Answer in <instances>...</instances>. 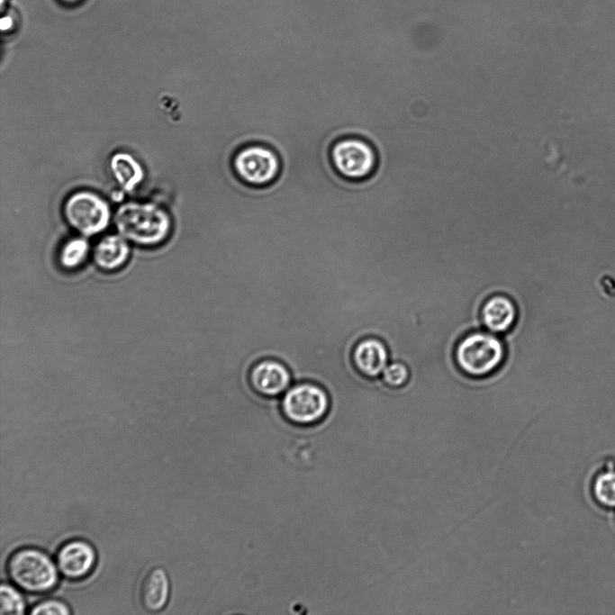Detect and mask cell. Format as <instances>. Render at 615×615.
Wrapping results in <instances>:
<instances>
[{
  "mask_svg": "<svg viewBox=\"0 0 615 615\" xmlns=\"http://www.w3.org/2000/svg\"><path fill=\"white\" fill-rule=\"evenodd\" d=\"M31 614H61L68 615L71 613L68 606L56 599L44 600L35 604L30 610Z\"/></svg>",
  "mask_w": 615,
  "mask_h": 615,
  "instance_id": "cell-19",
  "label": "cell"
},
{
  "mask_svg": "<svg viewBox=\"0 0 615 615\" xmlns=\"http://www.w3.org/2000/svg\"><path fill=\"white\" fill-rule=\"evenodd\" d=\"M5 0H1V5L3 6Z\"/></svg>",
  "mask_w": 615,
  "mask_h": 615,
  "instance_id": "cell-23",
  "label": "cell"
},
{
  "mask_svg": "<svg viewBox=\"0 0 615 615\" xmlns=\"http://www.w3.org/2000/svg\"><path fill=\"white\" fill-rule=\"evenodd\" d=\"M130 254L126 239L121 234L104 237L95 246L94 257L95 263L103 269L113 270L121 267Z\"/></svg>",
  "mask_w": 615,
  "mask_h": 615,
  "instance_id": "cell-13",
  "label": "cell"
},
{
  "mask_svg": "<svg viewBox=\"0 0 615 615\" xmlns=\"http://www.w3.org/2000/svg\"><path fill=\"white\" fill-rule=\"evenodd\" d=\"M517 311L512 301L504 295L489 298L482 308V321L493 333L508 331L515 322Z\"/></svg>",
  "mask_w": 615,
  "mask_h": 615,
  "instance_id": "cell-12",
  "label": "cell"
},
{
  "mask_svg": "<svg viewBox=\"0 0 615 615\" xmlns=\"http://www.w3.org/2000/svg\"><path fill=\"white\" fill-rule=\"evenodd\" d=\"M1 615H21L25 612L26 604L21 592L13 585L3 583L0 591Z\"/></svg>",
  "mask_w": 615,
  "mask_h": 615,
  "instance_id": "cell-17",
  "label": "cell"
},
{
  "mask_svg": "<svg viewBox=\"0 0 615 615\" xmlns=\"http://www.w3.org/2000/svg\"><path fill=\"white\" fill-rule=\"evenodd\" d=\"M109 166L115 182L125 192L133 191L143 180L144 171L141 165L129 153L113 154Z\"/></svg>",
  "mask_w": 615,
  "mask_h": 615,
  "instance_id": "cell-14",
  "label": "cell"
},
{
  "mask_svg": "<svg viewBox=\"0 0 615 615\" xmlns=\"http://www.w3.org/2000/svg\"><path fill=\"white\" fill-rule=\"evenodd\" d=\"M234 167L239 176L253 185H264L272 181L279 170L276 155L258 145L240 150L234 158Z\"/></svg>",
  "mask_w": 615,
  "mask_h": 615,
  "instance_id": "cell-7",
  "label": "cell"
},
{
  "mask_svg": "<svg viewBox=\"0 0 615 615\" xmlns=\"http://www.w3.org/2000/svg\"><path fill=\"white\" fill-rule=\"evenodd\" d=\"M249 380L252 389L258 393L265 397H276L288 390L292 375L283 362L265 358L251 367Z\"/></svg>",
  "mask_w": 615,
  "mask_h": 615,
  "instance_id": "cell-8",
  "label": "cell"
},
{
  "mask_svg": "<svg viewBox=\"0 0 615 615\" xmlns=\"http://www.w3.org/2000/svg\"><path fill=\"white\" fill-rule=\"evenodd\" d=\"M384 382L391 387L403 385L409 378V370L402 362H393L382 373Z\"/></svg>",
  "mask_w": 615,
  "mask_h": 615,
  "instance_id": "cell-18",
  "label": "cell"
},
{
  "mask_svg": "<svg viewBox=\"0 0 615 615\" xmlns=\"http://www.w3.org/2000/svg\"><path fill=\"white\" fill-rule=\"evenodd\" d=\"M331 158L340 174L354 179L367 176L376 165L374 149L359 139H346L336 143Z\"/></svg>",
  "mask_w": 615,
  "mask_h": 615,
  "instance_id": "cell-6",
  "label": "cell"
},
{
  "mask_svg": "<svg viewBox=\"0 0 615 615\" xmlns=\"http://www.w3.org/2000/svg\"><path fill=\"white\" fill-rule=\"evenodd\" d=\"M591 492L594 502L605 509L615 510V463L607 461L592 478Z\"/></svg>",
  "mask_w": 615,
  "mask_h": 615,
  "instance_id": "cell-15",
  "label": "cell"
},
{
  "mask_svg": "<svg viewBox=\"0 0 615 615\" xmlns=\"http://www.w3.org/2000/svg\"><path fill=\"white\" fill-rule=\"evenodd\" d=\"M116 229L123 238L145 246L163 241L171 229L167 213L151 203L128 202L114 215Z\"/></svg>",
  "mask_w": 615,
  "mask_h": 615,
  "instance_id": "cell-1",
  "label": "cell"
},
{
  "mask_svg": "<svg viewBox=\"0 0 615 615\" xmlns=\"http://www.w3.org/2000/svg\"><path fill=\"white\" fill-rule=\"evenodd\" d=\"M330 401L328 393L311 382L298 383L289 387L281 400L283 415L292 423L312 425L323 420Z\"/></svg>",
  "mask_w": 615,
  "mask_h": 615,
  "instance_id": "cell-4",
  "label": "cell"
},
{
  "mask_svg": "<svg viewBox=\"0 0 615 615\" xmlns=\"http://www.w3.org/2000/svg\"><path fill=\"white\" fill-rule=\"evenodd\" d=\"M14 25V20L12 16L5 15L1 19V30L3 32L10 30Z\"/></svg>",
  "mask_w": 615,
  "mask_h": 615,
  "instance_id": "cell-20",
  "label": "cell"
},
{
  "mask_svg": "<svg viewBox=\"0 0 615 615\" xmlns=\"http://www.w3.org/2000/svg\"><path fill=\"white\" fill-rule=\"evenodd\" d=\"M170 583L166 571L161 567L150 569L144 576L140 589L142 607L149 612H158L167 605Z\"/></svg>",
  "mask_w": 615,
  "mask_h": 615,
  "instance_id": "cell-11",
  "label": "cell"
},
{
  "mask_svg": "<svg viewBox=\"0 0 615 615\" xmlns=\"http://www.w3.org/2000/svg\"><path fill=\"white\" fill-rule=\"evenodd\" d=\"M96 554L92 545L83 539L63 544L57 553V566L60 574L72 580L87 576L95 567Z\"/></svg>",
  "mask_w": 615,
  "mask_h": 615,
  "instance_id": "cell-9",
  "label": "cell"
},
{
  "mask_svg": "<svg viewBox=\"0 0 615 615\" xmlns=\"http://www.w3.org/2000/svg\"><path fill=\"white\" fill-rule=\"evenodd\" d=\"M63 1L68 2V3H73V2H76V1H78V0H63Z\"/></svg>",
  "mask_w": 615,
  "mask_h": 615,
  "instance_id": "cell-21",
  "label": "cell"
},
{
  "mask_svg": "<svg viewBox=\"0 0 615 615\" xmlns=\"http://www.w3.org/2000/svg\"><path fill=\"white\" fill-rule=\"evenodd\" d=\"M613 523H614V526H615V514H614V516H613Z\"/></svg>",
  "mask_w": 615,
  "mask_h": 615,
  "instance_id": "cell-22",
  "label": "cell"
},
{
  "mask_svg": "<svg viewBox=\"0 0 615 615\" xmlns=\"http://www.w3.org/2000/svg\"><path fill=\"white\" fill-rule=\"evenodd\" d=\"M57 568L44 551L32 547L14 551L6 564L11 581L32 593H43L54 589L59 580Z\"/></svg>",
  "mask_w": 615,
  "mask_h": 615,
  "instance_id": "cell-2",
  "label": "cell"
},
{
  "mask_svg": "<svg viewBox=\"0 0 615 615\" xmlns=\"http://www.w3.org/2000/svg\"><path fill=\"white\" fill-rule=\"evenodd\" d=\"M505 357L500 339L488 332L466 335L456 348L455 357L459 368L467 375L485 376L496 370Z\"/></svg>",
  "mask_w": 615,
  "mask_h": 615,
  "instance_id": "cell-3",
  "label": "cell"
},
{
  "mask_svg": "<svg viewBox=\"0 0 615 615\" xmlns=\"http://www.w3.org/2000/svg\"><path fill=\"white\" fill-rule=\"evenodd\" d=\"M89 245L83 238H74L68 240L60 250L59 260L63 267L75 268L86 258Z\"/></svg>",
  "mask_w": 615,
  "mask_h": 615,
  "instance_id": "cell-16",
  "label": "cell"
},
{
  "mask_svg": "<svg viewBox=\"0 0 615 615\" xmlns=\"http://www.w3.org/2000/svg\"><path fill=\"white\" fill-rule=\"evenodd\" d=\"M63 213L69 225L85 236L105 230L111 215L107 202L86 190L75 192L67 198Z\"/></svg>",
  "mask_w": 615,
  "mask_h": 615,
  "instance_id": "cell-5",
  "label": "cell"
},
{
  "mask_svg": "<svg viewBox=\"0 0 615 615\" xmlns=\"http://www.w3.org/2000/svg\"><path fill=\"white\" fill-rule=\"evenodd\" d=\"M351 358L353 366L362 375L375 378L380 375L388 365L389 354L382 340L366 338L354 346Z\"/></svg>",
  "mask_w": 615,
  "mask_h": 615,
  "instance_id": "cell-10",
  "label": "cell"
}]
</instances>
